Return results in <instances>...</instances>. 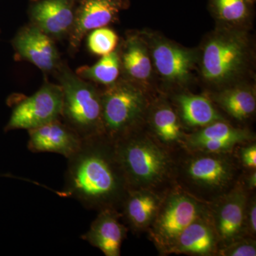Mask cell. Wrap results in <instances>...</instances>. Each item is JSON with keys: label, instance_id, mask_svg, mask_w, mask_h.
Wrapping results in <instances>:
<instances>
[{"label": "cell", "instance_id": "obj_8", "mask_svg": "<svg viewBox=\"0 0 256 256\" xmlns=\"http://www.w3.org/2000/svg\"><path fill=\"white\" fill-rule=\"evenodd\" d=\"M249 194L239 178L232 190L208 202V216L220 240V249L236 239L246 236L244 217Z\"/></svg>", "mask_w": 256, "mask_h": 256}, {"label": "cell", "instance_id": "obj_7", "mask_svg": "<svg viewBox=\"0 0 256 256\" xmlns=\"http://www.w3.org/2000/svg\"><path fill=\"white\" fill-rule=\"evenodd\" d=\"M245 36L236 32H220L208 38L204 48L202 72L204 78L223 85L242 73L248 58Z\"/></svg>", "mask_w": 256, "mask_h": 256}, {"label": "cell", "instance_id": "obj_4", "mask_svg": "<svg viewBox=\"0 0 256 256\" xmlns=\"http://www.w3.org/2000/svg\"><path fill=\"white\" fill-rule=\"evenodd\" d=\"M207 212L208 203L173 185L164 192L158 213L146 232L148 238L160 256L170 255L183 230Z\"/></svg>", "mask_w": 256, "mask_h": 256}, {"label": "cell", "instance_id": "obj_12", "mask_svg": "<svg viewBox=\"0 0 256 256\" xmlns=\"http://www.w3.org/2000/svg\"><path fill=\"white\" fill-rule=\"evenodd\" d=\"M153 42L152 57L160 75L173 84L188 82L196 64V53L161 38Z\"/></svg>", "mask_w": 256, "mask_h": 256}, {"label": "cell", "instance_id": "obj_21", "mask_svg": "<svg viewBox=\"0 0 256 256\" xmlns=\"http://www.w3.org/2000/svg\"><path fill=\"white\" fill-rule=\"evenodd\" d=\"M212 101H214L230 117L240 122H246L256 114L255 92L248 87L224 89L213 96Z\"/></svg>", "mask_w": 256, "mask_h": 256}, {"label": "cell", "instance_id": "obj_24", "mask_svg": "<svg viewBox=\"0 0 256 256\" xmlns=\"http://www.w3.org/2000/svg\"><path fill=\"white\" fill-rule=\"evenodd\" d=\"M213 11L226 22H242L250 14L254 0H210Z\"/></svg>", "mask_w": 256, "mask_h": 256}, {"label": "cell", "instance_id": "obj_29", "mask_svg": "<svg viewBox=\"0 0 256 256\" xmlns=\"http://www.w3.org/2000/svg\"><path fill=\"white\" fill-rule=\"evenodd\" d=\"M242 186L248 192H256V170L250 171L242 172L240 178Z\"/></svg>", "mask_w": 256, "mask_h": 256}, {"label": "cell", "instance_id": "obj_10", "mask_svg": "<svg viewBox=\"0 0 256 256\" xmlns=\"http://www.w3.org/2000/svg\"><path fill=\"white\" fill-rule=\"evenodd\" d=\"M252 141H256L255 133L234 127L224 120L186 133L183 148L203 152H232L238 144Z\"/></svg>", "mask_w": 256, "mask_h": 256}, {"label": "cell", "instance_id": "obj_28", "mask_svg": "<svg viewBox=\"0 0 256 256\" xmlns=\"http://www.w3.org/2000/svg\"><path fill=\"white\" fill-rule=\"evenodd\" d=\"M245 235L256 238V192L249 194L244 217Z\"/></svg>", "mask_w": 256, "mask_h": 256}, {"label": "cell", "instance_id": "obj_25", "mask_svg": "<svg viewBox=\"0 0 256 256\" xmlns=\"http://www.w3.org/2000/svg\"><path fill=\"white\" fill-rule=\"evenodd\" d=\"M118 41L116 32L104 26L92 30L88 38V46L92 53L104 56L114 50Z\"/></svg>", "mask_w": 256, "mask_h": 256}, {"label": "cell", "instance_id": "obj_20", "mask_svg": "<svg viewBox=\"0 0 256 256\" xmlns=\"http://www.w3.org/2000/svg\"><path fill=\"white\" fill-rule=\"evenodd\" d=\"M176 109L185 130H196L216 121L226 120L206 96L181 94L175 96Z\"/></svg>", "mask_w": 256, "mask_h": 256}, {"label": "cell", "instance_id": "obj_26", "mask_svg": "<svg viewBox=\"0 0 256 256\" xmlns=\"http://www.w3.org/2000/svg\"><path fill=\"white\" fill-rule=\"evenodd\" d=\"M256 238L244 236L220 248L217 256H256Z\"/></svg>", "mask_w": 256, "mask_h": 256}, {"label": "cell", "instance_id": "obj_15", "mask_svg": "<svg viewBox=\"0 0 256 256\" xmlns=\"http://www.w3.org/2000/svg\"><path fill=\"white\" fill-rule=\"evenodd\" d=\"M28 131V146L32 152L56 153L67 159L78 150L84 140L58 120Z\"/></svg>", "mask_w": 256, "mask_h": 256}, {"label": "cell", "instance_id": "obj_22", "mask_svg": "<svg viewBox=\"0 0 256 256\" xmlns=\"http://www.w3.org/2000/svg\"><path fill=\"white\" fill-rule=\"evenodd\" d=\"M150 54L146 42L138 36L130 37L126 42L122 56H120L124 72L131 78L146 82L150 78Z\"/></svg>", "mask_w": 256, "mask_h": 256}, {"label": "cell", "instance_id": "obj_11", "mask_svg": "<svg viewBox=\"0 0 256 256\" xmlns=\"http://www.w3.org/2000/svg\"><path fill=\"white\" fill-rule=\"evenodd\" d=\"M128 0H82L75 12L70 44L78 46L87 32L114 22L128 6Z\"/></svg>", "mask_w": 256, "mask_h": 256}, {"label": "cell", "instance_id": "obj_5", "mask_svg": "<svg viewBox=\"0 0 256 256\" xmlns=\"http://www.w3.org/2000/svg\"><path fill=\"white\" fill-rule=\"evenodd\" d=\"M152 101L133 82H114L101 94L104 133L112 142L143 127Z\"/></svg>", "mask_w": 256, "mask_h": 256}, {"label": "cell", "instance_id": "obj_19", "mask_svg": "<svg viewBox=\"0 0 256 256\" xmlns=\"http://www.w3.org/2000/svg\"><path fill=\"white\" fill-rule=\"evenodd\" d=\"M31 16L42 31L60 38L72 30L75 12L72 0H41L32 6Z\"/></svg>", "mask_w": 256, "mask_h": 256}, {"label": "cell", "instance_id": "obj_16", "mask_svg": "<svg viewBox=\"0 0 256 256\" xmlns=\"http://www.w3.org/2000/svg\"><path fill=\"white\" fill-rule=\"evenodd\" d=\"M164 192L151 190L128 191L120 212L122 220L132 234L146 233L159 210Z\"/></svg>", "mask_w": 256, "mask_h": 256}, {"label": "cell", "instance_id": "obj_13", "mask_svg": "<svg viewBox=\"0 0 256 256\" xmlns=\"http://www.w3.org/2000/svg\"><path fill=\"white\" fill-rule=\"evenodd\" d=\"M144 128L162 146L172 151L184 146L186 132L176 109L164 99L152 101Z\"/></svg>", "mask_w": 256, "mask_h": 256}, {"label": "cell", "instance_id": "obj_14", "mask_svg": "<svg viewBox=\"0 0 256 256\" xmlns=\"http://www.w3.org/2000/svg\"><path fill=\"white\" fill-rule=\"evenodd\" d=\"M120 210L106 208L99 210L88 230L82 236V240L97 248L106 256H120L121 247L129 232L122 223Z\"/></svg>", "mask_w": 256, "mask_h": 256}, {"label": "cell", "instance_id": "obj_17", "mask_svg": "<svg viewBox=\"0 0 256 256\" xmlns=\"http://www.w3.org/2000/svg\"><path fill=\"white\" fill-rule=\"evenodd\" d=\"M14 45L18 54L42 70L50 72L58 66L60 56L52 37L35 25L22 30Z\"/></svg>", "mask_w": 256, "mask_h": 256}, {"label": "cell", "instance_id": "obj_2", "mask_svg": "<svg viewBox=\"0 0 256 256\" xmlns=\"http://www.w3.org/2000/svg\"><path fill=\"white\" fill-rule=\"evenodd\" d=\"M129 190L164 192L175 184L174 151L162 146L144 126L114 142Z\"/></svg>", "mask_w": 256, "mask_h": 256}, {"label": "cell", "instance_id": "obj_3", "mask_svg": "<svg viewBox=\"0 0 256 256\" xmlns=\"http://www.w3.org/2000/svg\"><path fill=\"white\" fill-rule=\"evenodd\" d=\"M174 183L208 203L232 190L244 170L232 152L212 153L181 148L174 151Z\"/></svg>", "mask_w": 256, "mask_h": 256}, {"label": "cell", "instance_id": "obj_6", "mask_svg": "<svg viewBox=\"0 0 256 256\" xmlns=\"http://www.w3.org/2000/svg\"><path fill=\"white\" fill-rule=\"evenodd\" d=\"M60 80L63 94L62 116L66 124L82 139L105 134L101 94L65 67L60 68Z\"/></svg>", "mask_w": 256, "mask_h": 256}, {"label": "cell", "instance_id": "obj_9", "mask_svg": "<svg viewBox=\"0 0 256 256\" xmlns=\"http://www.w3.org/2000/svg\"><path fill=\"white\" fill-rule=\"evenodd\" d=\"M63 94L60 86L46 84L14 108L8 130L35 129L62 116Z\"/></svg>", "mask_w": 256, "mask_h": 256}, {"label": "cell", "instance_id": "obj_23", "mask_svg": "<svg viewBox=\"0 0 256 256\" xmlns=\"http://www.w3.org/2000/svg\"><path fill=\"white\" fill-rule=\"evenodd\" d=\"M120 68V60L118 52L114 50L102 56L92 66L80 67L77 70L76 74L80 78L94 80L108 86L118 78Z\"/></svg>", "mask_w": 256, "mask_h": 256}, {"label": "cell", "instance_id": "obj_1", "mask_svg": "<svg viewBox=\"0 0 256 256\" xmlns=\"http://www.w3.org/2000/svg\"><path fill=\"white\" fill-rule=\"evenodd\" d=\"M63 190L89 210H120L129 188L114 142L105 134L82 140L69 158Z\"/></svg>", "mask_w": 256, "mask_h": 256}, {"label": "cell", "instance_id": "obj_27", "mask_svg": "<svg viewBox=\"0 0 256 256\" xmlns=\"http://www.w3.org/2000/svg\"><path fill=\"white\" fill-rule=\"evenodd\" d=\"M234 152L244 171L256 170V141L238 144Z\"/></svg>", "mask_w": 256, "mask_h": 256}, {"label": "cell", "instance_id": "obj_18", "mask_svg": "<svg viewBox=\"0 0 256 256\" xmlns=\"http://www.w3.org/2000/svg\"><path fill=\"white\" fill-rule=\"evenodd\" d=\"M218 250L220 240L207 212L183 230L170 254L217 256Z\"/></svg>", "mask_w": 256, "mask_h": 256}]
</instances>
